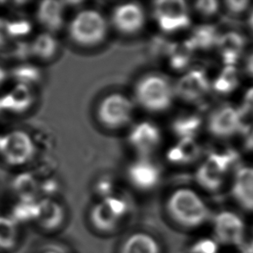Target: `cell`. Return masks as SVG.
<instances>
[{"label":"cell","instance_id":"obj_1","mask_svg":"<svg viewBox=\"0 0 253 253\" xmlns=\"http://www.w3.org/2000/svg\"><path fill=\"white\" fill-rule=\"evenodd\" d=\"M165 212L171 222L182 230L202 228L212 218V212L199 193L189 188H179L165 202Z\"/></svg>","mask_w":253,"mask_h":253},{"label":"cell","instance_id":"obj_2","mask_svg":"<svg viewBox=\"0 0 253 253\" xmlns=\"http://www.w3.org/2000/svg\"><path fill=\"white\" fill-rule=\"evenodd\" d=\"M130 202L116 194L98 200L89 210L88 222L92 229L101 235L117 233L130 213Z\"/></svg>","mask_w":253,"mask_h":253},{"label":"cell","instance_id":"obj_3","mask_svg":"<svg viewBox=\"0 0 253 253\" xmlns=\"http://www.w3.org/2000/svg\"><path fill=\"white\" fill-rule=\"evenodd\" d=\"M135 95L138 104L144 109L152 113H161L172 105L174 90L164 77L151 75L137 83Z\"/></svg>","mask_w":253,"mask_h":253},{"label":"cell","instance_id":"obj_4","mask_svg":"<svg viewBox=\"0 0 253 253\" xmlns=\"http://www.w3.org/2000/svg\"><path fill=\"white\" fill-rule=\"evenodd\" d=\"M107 24L102 14L95 10H84L76 14L69 24L73 41L82 46H94L105 39Z\"/></svg>","mask_w":253,"mask_h":253},{"label":"cell","instance_id":"obj_5","mask_svg":"<svg viewBox=\"0 0 253 253\" xmlns=\"http://www.w3.org/2000/svg\"><path fill=\"white\" fill-rule=\"evenodd\" d=\"M212 236L224 247H239L247 236V225L243 217L231 210H222L212 214L211 220Z\"/></svg>","mask_w":253,"mask_h":253},{"label":"cell","instance_id":"obj_6","mask_svg":"<svg viewBox=\"0 0 253 253\" xmlns=\"http://www.w3.org/2000/svg\"><path fill=\"white\" fill-rule=\"evenodd\" d=\"M153 14L159 28L166 33L182 31L190 25L188 4L182 0H162L154 3Z\"/></svg>","mask_w":253,"mask_h":253},{"label":"cell","instance_id":"obj_7","mask_svg":"<svg viewBox=\"0 0 253 253\" xmlns=\"http://www.w3.org/2000/svg\"><path fill=\"white\" fill-rule=\"evenodd\" d=\"M133 104L126 96L113 93L99 103L97 117L104 126L119 129L130 122L133 115Z\"/></svg>","mask_w":253,"mask_h":253},{"label":"cell","instance_id":"obj_8","mask_svg":"<svg viewBox=\"0 0 253 253\" xmlns=\"http://www.w3.org/2000/svg\"><path fill=\"white\" fill-rule=\"evenodd\" d=\"M232 159L233 158L228 155H210L196 171V182L206 191H218L223 185L225 174Z\"/></svg>","mask_w":253,"mask_h":253},{"label":"cell","instance_id":"obj_9","mask_svg":"<svg viewBox=\"0 0 253 253\" xmlns=\"http://www.w3.org/2000/svg\"><path fill=\"white\" fill-rule=\"evenodd\" d=\"M67 221V212L63 206L55 199L38 200L32 224L44 233H53L62 229Z\"/></svg>","mask_w":253,"mask_h":253},{"label":"cell","instance_id":"obj_10","mask_svg":"<svg viewBox=\"0 0 253 253\" xmlns=\"http://www.w3.org/2000/svg\"><path fill=\"white\" fill-rule=\"evenodd\" d=\"M127 178L135 189L150 192L157 188L161 181V171L147 158H140L129 166Z\"/></svg>","mask_w":253,"mask_h":253},{"label":"cell","instance_id":"obj_11","mask_svg":"<svg viewBox=\"0 0 253 253\" xmlns=\"http://www.w3.org/2000/svg\"><path fill=\"white\" fill-rule=\"evenodd\" d=\"M210 89V83L204 71L201 69H190L178 81L174 94L188 102H197L207 94Z\"/></svg>","mask_w":253,"mask_h":253},{"label":"cell","instance_id":"obj_12","mask_svg":"<svg viewBox=\"0 0 253 253\" xmlns=\"http://www.w3.org/2000/svg\"><path fill=\"white\" fill-rule=\"evenodd\" d=\"M161 138L159 128L149 121L135 125L128 135L130 146L144 157L151 154L159 146Z\"/></svg>","mask_w":253,"mask_h":253},{"label":"cell","instance_id":"obj_13","mask_svg":"<svg viewBox=\"0 0 253 253\" xmlns=\"http://www.w3.org/2000/svg\"><path fill=\"white\" fill-rule=\"evenodd\" d=\"M112 21L114 27L121 33L135 34L144 27L145 15L143 8L137 3H123L113 10Z\"/></svg>","mask_w":253,"mask_h":253},{"label":"cell","instance_id":"obj_14","mask_svg":"<svg viewBox=\"0 0 253 253\" xmlns=\"http://www.w3.org/2000/svg\"><path fill=\"white\" fill-rule=\"evenodd\" d=\"M118 253H165L161 241L153 233L136 230L120 242Z\"/></svg>","mask_w":253,"mask_h":253},{"label":"cell","instance_id":"obj_15","mask_svg":"<svg viewBox=\"0 0 253 253\" xmlns=\"http://www.w3.org/2000/svg\"><path fill=\"white\" fill-rule=\"evenodd\" d=\"M240 113L232 106H223L209 118V130L216 137H230L240 130Z\"/></svg>","mask_w":253,"mask_h":253},{"label":"cell","instance_id":"obj_16","mask_svg":"<svg viewBox=\"0 0 253 253\" xmlns=\"http://www.w3.org/2000/svg\"><path fill=\"white\" fill-rule=\"evenodd\" d=\"M232 195L240 209L253 213V169L242 168L237 172Z\"/></svg>","mask_w":253,"mask_h":253},{"label":"cell","instance_id":"obj_17","mask_svg":"<svg viewBox=\"0 0 253 253\" xmlns=\"http://www.w3.org/2000/svg\"><path fill=\"white\" fill-rule=\"evenodd\" d=\"M23 240L21 225L10 216L0 215V253H13Z\"/></svg>","mask_w":253,"mask_h":253},{"label":"cell","instance_id":"obj_18","mask_svg":"<svg viewBox=\"0 0 253 253\" xmlns=\"http://www.w3.org/2000/svg\"><path fill=\"white\" fill-rule=\"evenodd\" d=\"M63 11L62 2L45 1L38 8V20L48 33L59 31L63 24Z\"/></svg>","mask_w":253,"mask_h":253},{"label":"cell","instance_id":"obj_19","mask_svg":"<svg viewBox=\"0 0 253 253\" xmlns=\"http://www.w3.org/2000/svg\"><path fill=\"white\" fill-rule=\"evenodd\" d=\"M245 40L238 33L229 32L219 37L217 46L226 66H233L243 49Z\"/></svg>","mask_w":253,"mask_h":253},{"label":"cell","instance_id":"obj_20","mask_svg":"<svg viewBox=\"0 0 253 253\" xmlns=\"http://www.w3.org/2000/svg\"><path fill=\"white\" fill-rule=\"evenodd\" d=\"M200 154V147L195 138L179 139L168 151V160L175 165H187L195 161Z\"/></svg>","mask_w":253,"mask_h":253},{"label":"cell","instance_id":"obj_21","mask_svg":"<svg viewBox=\"0 0 253 253\" xmlns=\"http://www.w3.org/2000/svg\"><path fill=\"white\" fill-rule=\"evenodd\" d=\"M202 126V119L196 114L177 117L172 124V130L179 139L195 138Z\"/></svg>","mask_w":253,"mask_h":253},{"label":"cell","instance_id":"obj_22","mask_svg":"<svg viewBox=\"0 0 253 253\" xmlns=\"http://www.w3.org/2000/svg\"><path fill=\"white\" fill-rule=\"evenodd\" d=\"M219 37L215 28L209 24H202L195 27L188 41L196 49H209L217 44Z\"/></svg>","mask_w":253,"mask_h":253},{"label":"cell","instance_id":"obj_23","mask_svg":"<svg viewBox=\"0 0 253 253\" xmlns=\"http://www.w3.org/2000/svg\"><path fill=\"white\" fill-rule=\"evenodd\" d=\"M194 51L195 48L188 41L173 45L169 50V64L174 70L178 71L187 69L191 62Z\"/></svg>","mask_w":253,"mask_h":253},{"label":"cell","instance_id":"obj_24","mask_svg":"<svg viewBox=\"0 0 253 253\" xmlns=\"http://www.w3.org/2000/svg\"><path fill=\"white\" fill-rule=\"evenodd\" d=\"M29 48L35 58L48 61L55 55L57 50V42L55 38L47 32L39 35Z\"/></svg>","mask_w":253,"mask_h":253},{"label":"cell","instance_id":"obj_25","mask_svg":"<svg viewBox=\"0 0 253 253\" xmlns=\"http://www.w3.org/2000/svg\"><path fill=\"white\" fill-rule=\"evenodd\" d=\"M220 246L212 236H204L192 241L188 253H219Z\"/></svg>","mask_w":253,"mask_h":253},{"label":"cell","instance_id":"obj_26","mask_svg":"<svg viewBox=\"0 0 253 253\" xmlns=\"http://www.w3.org/2000/svg\"><path fill=\"white\" fill-rule=\"evenodd\" d=\"M195 8L199 13L206 17H210L219 10V3L214 0H202L195 3Z\"/></svg>","mask_w":253,"mask_h":253},{"label":"cell","instance_id":"obj_27","mask_svg":"<svg viewBox=\"0 0 253 253\" xmlns=\"http://www.w3.org/2000/svg\"><path fill=\"white\" fill-rule=\"evenodd\" d=\"M219 77L226 81V83H229L233 88H235L238 85L237 70L233 66H226V68L223 69L222 72L220 73Z\"/></svg>","mask_w":253,"mask_h":253},{"label":"cell","instance_id":"obj_28","mask_svg":"<svg viewBox=\"0 0 253 253\" xmlns=\"http://www.w3.org/2000/svg\"><path fill=\"white\" fill-rule=\"evenodd\" d=\"M226 7L232 13H241L247 9L249 2L247 0H230L226 2Z\"/></svg>","mask_w":253,"mask_h":253},{"label":"cell","instance_id":"obj_29","mask_svg":"<svg viewBox=\"0 0 253 253\" xmlns=\"http://www.w3.org/2000/svg\"><path fill=\"white\" fill-rule=\"evenodd\" d=\"M245 108L246 111L253 113V87L249 89L245 96Z\"/></svg>","mask_w":253,"mask_h":253},{"label":"cell","instance_id":"obj_30","mask_svg":"<svg viewBox=\"0 0 253 253\" xmlns=\"http://www.w3.org/2000/svg\"><path fill=\"white\" fill-rule=\"evenodd\" d=\"M247 69L251 76H253V54L247 60Z\"/></svg>","mask_w":253,"mask_h":253},{"label":"cell","instance_id":"obj_31","mask_svg":"<svg viewBox=\"0 0 253 253\" xmlns=\"http://www.w3.org/2000/svg\"><path fill=\"white\" fill-rule=\"evenodd\" d=\"M40 253H65L62 251L59 250V249H55V248H48L45 250L42 251Z\"/></svg>","mask_w":253,"mask_h":253},{"label":"cell","instance_id":"obj_32","mask_svg":"<svg viewBox=\"0 0 253 253\" xmlns=\"http://www.w3.org/2000/svg\"><path fill=\"white\" fill-rule=\"evenodd\" d=\"M247 147L251 149V150H253V130L252 133H251L250 137L247 140Z\"/></svg>","mask_w":253,"mask_h":253},{"label":"cell","instance_id":"obj_33","mask_svg":"<svg viewBox=\"0 0 253 253\" xmlns=\"http://www.w3.org/2000/svg\"><path fill=\"white\" fill-rule=\"evenodd\" d=\"M249 24H250V26L252 29H253V12L251 15L250 19H249Z\"/></svg>","mask_w":253,"mask_h":253},{"label":"cell","instance_id":"obj_34","mask_svg":"<svg viewBox=\"0 0 253 253\" xmlns=\"http://www.w3.org/2000/svg\"><path fill=\"white\" fill-rule=\"evenodd\" d=\"M252 245H253V228H252Z\"/></svg>","mask_w":253,"mask_h":253},{"label":"cell","instance_id":"obj_35","mask_svg":"<svg viewBox=\"0 0 253 253\" xmlns=\"http://www.w3.org/2000/svg\"></svg>","mask_w":253,"mask_h":253}]
</instances>
